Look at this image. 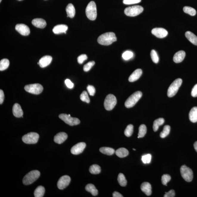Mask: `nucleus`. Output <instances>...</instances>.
I'll use <instances>...</instances> for the list:
<instances>
[{"mask_svg": "<svg viewBox=\"0 0 197 197\" xmlns=\"http://www.w3.org/2000/svg\"><path fill=\"white\" fill-rule=\"evenodd\" d=\"M117 38L113 32H107L103 34L97 39V42L101 45H109L116 41Z\"/></svg>", "mask_w": 197, "mask_h": 197, "instance_id": "nucleus-1", "label": "nucleus"}, {"mask_svg": "<svg viewBox=\"0 0 197 197\" xmlns=\"http://www.w3.org/2000/svg\"><path fill=\"white\" fill-rule=\"evenodd\" d=\"M142 94L141 91H138L134 93L127 99L125 102V107L130 108L135 106L142 97Z\"/></svg>", "mask_w": 197, "mask_h": 197, "instance_id": "nucleus-2", "label": "nucleus"}, {"mask_svg": "<svg viewBox=\"0 0 197 197\" xmlns=\"http://www.w3.org/2000/svg\"><path fill=\"white\" fill-rule=\"evenodd\" d=\"M40 175V173L38 170H32L29 172L24 177L23 180V183L25 185L31 184L39 178Z\"/></svg>", "mask_w": 197, "mask_h": 197, "instance_id": "nucleus-3", "label": "nucleus"}, {"mask_svg": "<svg viewBox=\"0 0 197 197\" xmlns=\"http://www.w3.org/2000/svg\"><path fill=\"white\" fill-rule=\"evenodd\" d=\"M86 16L91 20H95L97 17V6L94 1H91L86 8Z\"/></svg>", "mask_w": 197, "mask_h": 197, "instance_id": "nucleus-4", "label": "nucleus"}, {"mask_svg": "<svg viewBox=\"0 0 197 197\" xmlns=\"http://www.w3.org/2000/svg\"><path fill=\"white\" fill-rule=\"evenodd\" d=\"M182 83V80L180 78H178L174 81L169 86L167 90V96L169 97H171L175 96L178 92Z\"/></svg>", "mask_w": 197, "mask_h": 197, "instance_id": "nucleus-5", "label": "nucleus"}, {"mask_svg": "<svg viewBox=\"0 0 197 197\" xmlns=\"http://www.w3.org/2000/svg\"><path fill=\"white\" fill-rule=\"evenodd\" d=\"M144 11V8L140 6H134L126 8L125 14L129 17H135Z\"/></svg>", "mask_w": 197, "mask_h": 197, "instance_id": "nucleus-6", "label": "nucleus"}, {"mask_svg": "<svg viewBox=\"0 0 197 197\" xmlns=\"http://www.w3.org/2000/svg\"><path fill=\"white\" fill-rule=\"evenodd\" d=\"M117 103V99L115 96L113 94H109L106 97L104 103V107L107 110H111L116 106Z\"/></svg>", "mask_w": 197, "mask_h": 197, "instance_id": "nucleus-7", "label": "nucleus"}, {"mask_svg": "<svg viewBox=\"0 0 197 197\" xmlns=\"http://www.w3.org/2000/svg\"><path fill=\"white\" fill-rule=\"evenodd\" d=\"M180 173L182 177L185 181L190 182L193 180V173L190 167L185 165L182 166L180 168Z\"/></svg>", "mask_w": 197, "mask_h": 197, "instance_id": "nucleus-8", "label": "nucleus"}, {"mask_svg": "<svg viewBox=\"0 0 197 197\" xmlns=\"http://www.w3.org/2000/svg\"><path fill=\"white\" fill-rule=\"evenodd\" d=\"M24 89L26 91L30 93L38 95L42 92L43 87L40 84H33L26 85Z\"/></svg>", "mask_w": 197, "mask_h": 197, "instance_id": "nucleus-9", "label": "nucleus"}, {"mask_svg": "<svg viewBox=\"0 0 197 197\" xmlns=\"http://www.w3.org/2000/svg\"><path fill=\"white\" fill-rule=\"evenodd\" d=\"M39 135L36 133L31 132L24 135L22 138L23 141L27 144H35L37 142Z\"/></svg>", "mask_w": 197, "mask_h": 197, "instance_id": "nucleus-10", "label": "nucleus"}, {"mask_svg": "<svg viewBox=\"0 0 197 197\" xmlns=\"http://www.w3.org/2000/svg\"><path fill=\"white\" fill-rule=\"evenodd\" d=\"M60 119L63 120L65 123L67 124L70 126H73L75 125H79L80 122L79 119L76 118H72L66 114H62L59 115Z\"/></svg>", "mask_w": 197, "mask_h": 197, "instance_id": "nucleus-11", "label": "nucleus"}, {"mask_svg": "<svg viewBox=\"0 0 197 197\" xmlns=\"http://www.w3.org/2000/svg\"><path fill=\"white\" fill-rule=\"evenodd\" d=\"M70 182V177L68 176L65 175L60 177L57 184L58 188L61 190L64 189L69 185Z\"/></svg>", "mask_w": 197, "mask_h": 197, "instance_id": "nucleus-12", "label": "nucleus"}, {"mask_svg": "<svg viewBox=\"0 0 197 197\" xmlns=\"http://www.w3.org/2000/svg\"><path fill=\"white\" fill-rule=\"evenodd\" d=\"M15 29L21 35L24 36L28 35L30 33V30L28 26L24 24H18L16 25Z\"/></svg>", "mask_w": 197, "mask_h": 197, "instance_id": "nucleus-13", "label": "nucleus"}, {"mask_svg": "<svg viewBox=\"0 0 197 197\" xmlns=\"http://www.w3.org/2000/svg\"><path fill=\"white\" fill-rule=\"evenodd\" d=\"M86 147V144L84 142L78 143L71 148V153L74 155H78L83 152Z\"/></svg>", "mask_w": 197, "mask_h": 197, "instance_id": "nucleus-14", "label": "nucleus"}, {"mask_svg": "<svg viewBox=\"0 0 197 197\" xmlns=\"http://www.w3.org/2000/svg\"><path fill=\"white\" fill-rule=\"evenodd\" d=\"M151 33L157 38H162L166 37L168 32L165 29L162 28H155L151 30Z\"/></svg>", "mask_w": 197, "mask_h": 197, "instance_id": "nucleus-15", "label": "nucleus"}, {"mask_svg": "<svg viewBox=\"0 0 197 197\" xmlns=\"http://www.w3.org/2000/svg\"><path fill=\"white\" fill-rule=\"evenodd\" d=\"M52 58L51 56H45L42 57L39 60V65L41 68H45L51 63Z\"/></svg>", "mask_w": 197, "mask_h": 197, "instance_id": "nucleus-16", "label": "nucleus"}, {"mask_svg": "<svg viewBox=\"0 0 197 197\" xmlns=\"http://www.w3.org/2000/svg\"><path fill=\"white\" fill-rule=\"evenodd\" d=\"M68 138V135L64 132H60L55 136L54 140L58 144H61L66 140Z\"/></svg>", "mask_w": 197, "mask_h": 197, "instance_id": "nucleus-17", "label": "nucleus"}, {"mask_svg": "<svg viewBox=\"0 0 197 197\" xmlns=\"http://www.w3.org/2000/svg\"><path fill=\"white\" fill-rule=\"evenodd\" d=\"M13 113L14 116L17 118H20L23 115L22 108L19 104H15L13 107Z\"/></svg>", "mask_w": 197, "mask_h": 197, "instance_id": "nucleus-18", "label": "nucleus"}, {"mask_svg": "<svg viewBox=\"0 0 197 197\" xmlns=\"http://www.w3.org/2000/svg\"><path fill=\"white\" fill-rule=\"evenodd\" d=\"M142 74V70L140 69H136L132 74L129 78L128 81L130 82H133L137 80L141 77Z\"/></svg>", "mask_w": 197, "mask_h": 197, "instance_id": "nucleus-19", "label": "nucleus"}, {"mask_svg": "<svg viewBox=\"0 0 197 197\" xmlns=\"http://www.w3.org/2000/svg\"><path fill=\"white\" fill-rule=\"evenodd\" d=\"M185 56V52L183 50H180L177 52L174 55L173 60L174 62L176 63L182 62L184 59Z\"/></svg>", "mask_w": 197, "mask_h": 197, "instance_id": "nucleus-20", "label": "nucleus"}, {"mask_svg": "<svg viewBox=\"0 0 197 197\" xmlns=\"http://www.w3.org/2000/svg\"><path fill=\"white\" fill-rule=\"evenodd\" d=\"M32 23L35 27L39 28H45L46 25V21L41 18H35L32 20Z\"/></svg>", "mask_w": 197, "mask_h": 197, "instance_id": "nucleus-21", "label": "nucleus"}, {"mask_svg": "<svg viewBox=\"0 0 197 197\" xmlns=\"http://www.w3.org/2000/svg\"><path fill=\"white\" fill-rule=\"evenodd\" d=\"M68 29L67 25H57L53 29V32L55 34H60L61 33H66V31Z\"/></svg>", "mask_w": 197, "mask_h": 197, "instance_id": "nucleus-22", "label": "nucleus"}, {"mask_svg": "<svg viewBox=\"0 0 197 197\" xmlns=\"http://www.w3.org/2000/svg\"><path fill=\"white\" fill-rule=\"evenodd\" d=\"M141 188L142 191L144 192L147 196H150L152 193L151 185L148 182H144L142 184Z\"/></svg>", "mask_w": 197, "mask_h": 197, "instance_id": "nucleus-23", "label": "nucleus"}, {"mask_svg": "<svg viewBox=\"0 0 197 197\" xmlns=\"http://www.w3.org/2000/svg\"><path fill=\"white\" fill-rule=\"evenodd\" d=\"M185 37L193 45L197 46V37L193 32L187 31L185 33Z\"/></svg>", "mask_w": 197, "mask_h": 197, "instance_id": "nucleus-24", "label": "nucleus"}, {"mask_svg": "<svg viewBox=\"0 0 197 197\" xmlns=\"http://www.w3.org/2000/svg\"><path fill=\"white\" fill-rule=\"evenodd\" d=\"M189 119L192 122L196 123L197 122V107H193L190 110L189 115Z\"/></svg>", "mask_w": 197, "mask_h": 197, "instance_id": "nucleus-25", "label": "nucleus"}, {"mask_svg": "<svg viewBox=\"0 0 197 197\" xmlns=\"http://www.w3.org/2000/svg\"><path fill=\"white\" fill-rule=\"evenodd\" d=\"M66 11L67 14V17L73 18L75 15V9L72 4H68L66 8Z\"/></svg>", "mask_w": 197, "mask_h": 197, "instance_id": "nucleus-26", "label": "nucleus"}, {"mask_svg": "<svg viewBox=\"0 0 197 197\" xmlns=\"http://www.w3.org/2000/svg\"><path fill=\"white\" fill-rule=\"evenodd\" d=\"M86 191L91 193L94 196H97L98 194V190L96 188L94 185L91 184H89L86 187Z\"/></svg>", "mask_w": 197, "mask_h": 197, "instance_id": "nucleus-27", "label": "nucleus"}, {"mask_svg": "<svg viewBox=\"0 0 197 197\" xmlns=\"http://www.w3.org/2000/svg\"><path fill=\"white\" fill-rule=\"evenodd\" d=\"M117 156L120 158H123L128 155V151L126 148H120L117 150L115 152Z\"/></svg>", "mask_w": 197, "mask_h": 197, "instance_id": "nucleus-28", "label": "nucleus"}, {"mask_svg": "<svg viewBox=\"0 0 197 197\" xmlns=\"http://www.w3.org/2000/svg\"><path fill=\"white\" fill-rule=\"evenodd\" d=\"M45 193L44 187L42 186H39L35 190L34 192V195L35 197H42L44 196Z\"/></svg>", "mask_w": 197, "mask_h": 197, "instance_id": "nucleus-29", "label": "nucleus"}, {"mask_svg": "<svg viewBox=\"0 0 197 197\" xmlns=\"http://www.w3.org/2000/svg\"><path fill=\"white\" fill-rule=\"evenodd\" d=\"M165 120L163 118H159L154 120L153 125V129L154 131H157L159 129V126L163 124Z\"/></svg>", "mask_w": 197, "mask_h": 197, "instance_id": "nucleus-30", "label": "nucleus"}, {"mask_svg": "<svg viewBox=\"0 0 197 197\" xmlns=\"http://www.w3.org/2000/svg\"><path fill=\"white\" fill-rule=\"evenodd\" d=\"M100 152L107 155H112L115 153V151L113 148L108 147H102L99 149Z\"/></svg>", "mask_w": 197, "mask_h": 197, "instance_id": "nucleus-31", "label": "nucleus"}, {"mask_svg": "<svg viewBox=\"0 0 197 197\" xmlns=\"http://www.w3.org/2000/svg\"><path fill=\"white\" fill-rule=\"evenodd\" d=\"M10 64L9 60L4 58L0 61V71L5 70L9 67Z\"/></svg>", "mask_w": 197, "mask_h": 197, "instance_id": "nucleus-32", "label": "nucleus"}, {"mask_svg": "<svg viewBox=\"0 0 197 197\" xmlns=\"http://www.w3.org/2000/svg\"><path fill=\"white\" fill-rule=\"evenodd\" d=\"M118 181L120 186L125 187L127 184V181L124 175L123 174L120 173L119 174L118 177Z\"/></svg>", "mask_w": 197, "mask_h": 197, "instance_id": "nucleus-33", "label": "nucleus"}, {"mask_svg": "<svg viewBox=\"0 0 197 197\" xmlns=\"http://www.w3.org/2000/svg\"><path fill=\"white\" fill-rule=\"evenodd\" d=\"M146 131H147V128L145 125L143 124L141 125L139 128L138 138H139L144 137L146 134Z\"/></svg>", "mask_w": 197, "mask_h": 197, "instance_id": "nucleus-34", "label": "nucleus"}, {"mask_svg": "<svg viewBox=\"0 0 197 197\" xmlns=\"http://www.w3.org/2000/svg\"><path fill=\"white\" fill-rule=\"evenodd\" d=\"M89 171L92 174H98L101 172V168L99 165L94 164L91 166Z\"/></svg>", "mask_w": 197, "mask_h": 197, "instance_id": "nucleus-35", "label": "nucleus"}, {"mask_svg": "<svg viewBox=\"0 0 197 197\" xmlns=\"http://www.w3.org/2000/svg\"><path fill=\"white\" fill-rule=\"evenodd\" d=\"M183 10L184 12L192 16H195L196 14V10L193 7L189 6H185L184 7Z\"/></svg>", "mask_w": 197, "mask_h": 197, "instance_id": "nucleus-36", "label": "nucleus"}, {"mask_svg": "<svg viewBox=\"0 0 197 197\" xmlns=\"http://www.w3.org/2000/svg\"><path fill=\"white\" fill-rule=\"evenodd\" d=\"M170 127L169 125L164 126L163 130L160 133V136L162 138H164L167 136L170 133Z\"/></svg>", "mask_w": 197, "mask_h": 197, "instance_id": "nucleus-37", "label": "nucleus"}, {"mask_svg": "<svg viewBox=\"0 0 197 197\" xmlns=\"http://www.w3.org/2000/svg\"><path fill=\"white\" fill-rule=\"evenodd\" d=\"M134 127L132 125H129L127 126L124 131V134L127 137H130L132 135Z\"/></svg>", "mask_w": 197, "mask_h": 197, "instance_id": "nucleus-38", "label": "nucleus"}, {"mask_svg": "<svg viewBox=\"0 0 197 197\" xmlns=\"http://www.w3.org/2000/svg\"><path fill=\"white\" fill-rule=\"evenodd\" d=\"M80 98L82 101L89 103L90 102V99L89 97L88 94L86 91H84L80 95Z\"/></svg>", "mask_w": 197, "mask_h": 197, "instance_id": "nucleus-39", "label": "nucleus"}, {"mask_svg": "<svg viewBox=\"0 0 197 197\" xmlns=\"http://www.w3.org/2000/svg\"><path fill=\"white\" fill-rule=\"evenodd\" d=\"M151 59L154 63H157L159 61V57L155 50H151Z\"/></svg>", "mask_w": 197, "mask_h": 197, "instance_id": "nucleus-40", "label": "nucleus"}, {"mask_svg": "<svg viewBox=\"0 0 197 197\" xmlns=\"http://www.w3.org/2000/svg\"><path fill=\"white\" fill-rule=\"evenodd\" d=\"M133 53L132 52L130 51H126L124 53L122 57L124 59L126 60H128L133 58Z\"/></svg>", "mask_w": 197, "mask_h": 197, "instance_id": "nucleus-41", "label": "nucleus"}, {"mask_svg": "<svg viewBox=\"0 0 197 197\" xmlns=\"http://www.w3.org/2000/svg\"><path fill=\"white\" fill-rule=\"evenodd\" d=\"M151 156L150 154H146L142 157V160L145 164H149L151 162Z\"/></svg>", "mask_w": 197, "mask_h": 197, "instance_id": "nucleus-42", "label": "nucleus"}, {"mask_svg": "<svg viewBox=\"0 0 197 197\" xmlns=\"http://www.w3.org/2000/svg\"><path fill=\"white\" fill-rule=\"evenodd\" d=\"M171 180V177L170 176L165 174L162 176V184L164 185L167 186V183H168Z\"/></svg>", "mask_w": 197, "mask_h": 197, "instance_id": "nucleus-43", "label": "nucleus"}, {"mask_svg": "<svg viewBox=\"0 0 197 197\" xmlns=\"http://www.w3.org/2000/svg\"><path fill=\"white\" fill-rule=\"evenodd\" d=\"M95 64L94 61H91L84 65L83 66V70L85 72H88Z\"/></svg>", "mask_w": 197, "mask_h": 197, "instance_id": "nucleus-44", "label": "nucleus"}, {"mask_svg": "<svg viewBox=\"0 0 197 197\" xmlns=\"http://www.w3.org/2000/svg\"><path fill=\"white\" fill-rule=\"evenodd\" d=\"M87 89L88 92L91 96H93L95 95L96 90L93 86L89 85L87 86Z\"/></svg>", "mask_w": 197, "mask_h": 197, "instance_id": "nucleus-45", "label": "nucleus"}, {"mask_svg": "<svg viewBox=\"0 0 197 197\" xmlns=\"http://www.w3.org/2000/svg\"><path fill=\"white\" fill-rule=\"evenodd\" d=\"M77 61L79 64H82V63L87 59V56L85 54H83L80 55L77 58Z\"/></svg>", "mask_w": 197, "mask_h": 197, "instance_id": "nucleus-46", "label": "nucleus"}, {"mask_svg": "<svg viewBox=\"0 0 197 197\" xmlns=\"http://www.w3.org/2000/svg\"><path fill=\"white\" fill-rule=\"evenodd\" d=\"M141 0H123V3L125 4H132L140 2Z\"/></svg>", "mask_w": 197, "mask_h": 197, "instance_id": "nucleus-47", "label": "nucleus"}, {"mask_svg": "<svg viewBox=\"0 0 197 197\" xmlns=\"http://www.w3.org/2000/svg\"><path fill=\"white\" fill-rule=\"evenodd\" d=\"M175 196V190H171L167 193H165L164 195V197H174Z\"/></svg>", "mask_w": 197, "mask_h": 197, "instance_id": "nucleus-48", "label": "nucleus"}, {"mask_svg": "<svg viewBox=\"0 0 197 197\" xmlns=\"http://www.w3.org/2000/svg\"><path fill=\"white\" fill-rule=\"evenodd\" d=\"M65 82L66 86H67L68 88L71 89L74 87V84L71 82V81L69 79H66L65 80Z\"/></svg>", "mask_w": 197, "mask_h": 197, "instance_id": "nucleus-49", "label": "nucleus"}, {"mask_svg": "<svg viewBox=\"0 0 197 197\" xmlns=\"http://www.w3.org/2000/svg\"><path fill=\"white\" fill-rule=\"evenodd\" d=\"M191 95L193 97H197V84L195 85L192 89Z\"/></svg>", "mask_w": 197, "mask_h": 197, "instance_id": "nucleus-50", "label": "nucleus"}, {"mask_svg": "<svg viewBox=\"0 0 197 197\" xmlns=\"http://www.w3.org/2000/svg\"><path fill=\"white\" fill-rule=\"evenodd\" d=\"M4 92L2 90H0V104H2L4 101Z\"/></svg>", "mask_w": 197, "mask_h": 197, "instance_id": "nucleus-51", "label": "nucleus"}, {"mask_svg": "<svg viewBox=\"0 0 197 197\" xmlns=\"http://www.w3.org/2000/svg\"><path fill=\"white\" fill-rule=\"evenodd\" d=\"M113 197H123L122 195L119 193L118 192L115 191L113 193Z\"/></svg>", "mask_w": 197, "mask_h": 197, "instance_id": "nucleus-52", "label": "nucleus"}, {"mask_svg": "<svg viewBox=\"0 0 197 197\" xmlns=\"http://www.w3.org/2000/svg\"><path fill=\"white\" fill-rule=\"evenodd\" d=\"M194 147L195 150L197 152V141L195 142L193 145Z\"/></svg>", "mask_w": 197, "mask_h": 197, "instance_id": "nucleus-53", "label": "nucleus"}, {"mask_svg": "<svg viewBox=\"0 0 197 197\" xmlns=\"http://www.w3.org/2000/svg\"><path fill=\"white\" fill-rule=\"evenodd\" d=\"M133 150L135 151H136V150L135 149H133Z\"/></svg>", "mask_w": 197, "mask_h": 197, "instance_id": "nucleus-54", "label": "nucleus"}, {"mask_svg": "<svg viewBox=\"0 0 197 197\" xmlns=\"http://www.w3.org/2000/svg\"><path fill=\"white\" fill-rule=\"evenodd\" d=\"M1 1H2V0H0V2H1Z\"/></svg>", "mask_w": 197, "mask_h": 197, "instance_id": "nucleus-55", "label": "nucleus"}, {"mask_svg": "<svg viewBox=\"0 0 197 197\" xmlns=\"http://www.w3.org/2000/svg\"><path fill=\"white\" fill-rule=\"evenodd\" d=\"M18 1H22V0H18Z\"/></svg>", "mask_w": 197, "mask_h": 197, "instance_id": "nucleus-56", "label": "nucleus"}]
</instances>
